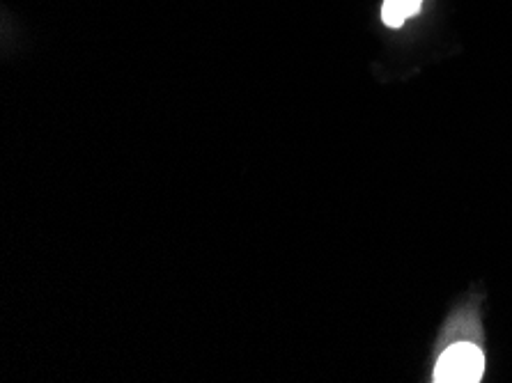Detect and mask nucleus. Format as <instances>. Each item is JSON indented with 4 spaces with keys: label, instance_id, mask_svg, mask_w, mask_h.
Segmentation results:
<instances>
[{
    "label": "nucleus",
    "instance_id": "obj_2",
    "mask_svg": "<svg viewBox=\"0 0 512 383\" xmlns=\"http://www.w3.org/2000/svg\"><path fill=\"white\" fill-rule=\"evenodd\" d=\"M423 0H384L382 21L389 28H400L409 17H414L421 10Z\"/></svg>",
    "mask_w": 512,
    "mask_h": 383
},
{
    "label": "nucleus",
    "instance_id": "obj_1",
    "mask_svg": "<svg viewBox=\"0 0 512 383\" xmlns=\"http://www.w3.org/2000/svg\"><path fill=\"white\" fill-rule=\"evenodd\" d=\"M485 372L483 351L471 342H457L439 358L434 379L439 383H476Z\"/></svg>",
    "mask_w": 512,
    "mask_h": 383
}]
</instances>
